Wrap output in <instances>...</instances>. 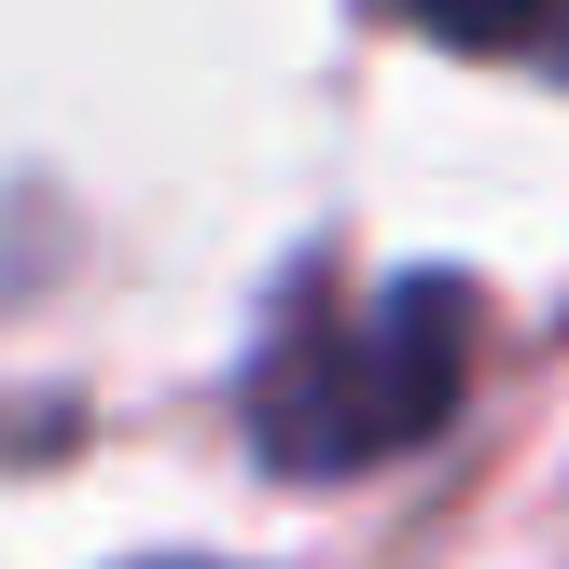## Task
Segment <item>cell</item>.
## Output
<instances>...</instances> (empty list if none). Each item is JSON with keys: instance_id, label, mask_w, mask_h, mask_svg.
Instances as JSON below:
<instances>
[{"instance_id": "6da1fadb", "label": "cell", "mask_w": 569, "mask_h": 569, "mask_svg": "<svg viewBox=\"0 0 569 569\" xmlns=\"http://www.w3.org/2000/svg\"><path fill=\"white\" fill-rule=\"evenodd\" d=\"M472 292L459 278H376V292H306L278 348L250 361V445L278 472H376L431 445L472 389Z\"/></svg>"}, {"instance_id": "7a4b0ae2", "label": "cell", "mask_w": 569, "mask_h": 569, "mask_svg": "<svg viewBox=\"0 0 569 569\" xmlns=\"http://www.w3.org/2000/svg\"><path fill=\"white\" fill-rule=\"evenodd\" d=\"M389 14H417L431 42H472V56H515V42L569 56V0H389Z\"/></svg>"}]
</instances>
